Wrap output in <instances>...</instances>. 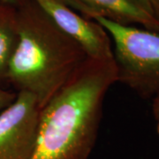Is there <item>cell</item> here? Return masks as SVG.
<instances>
[{"label":"cell","instance_id":"8fae6325","mask_svg":"<svg viewBox=\"0 0 159 159\" xmlns=\"http://www.w3.org/2000/svg\"><path fill=\"white\" fill-rule=\"evenodd\" d=\"M2 2H5V3H7V4H10L11 6H14L17 7L21 2H23L24 0H0Z\"/></svg>","mask_w":159,"mask_h":159},{"label":"cell","instance_id":"5b68a950","mask_svg":"<svg viewBox=\"0 0 159 159\" xmlns=\"http://www.w3.org/2000/svg\"><path fill=\"white\" fill-rule=\"evenodd\" d=\"M34 1L63 33L80 46L89 58L113 59L111 40L100 24L80 15L63 0Z\"/></svg>","mask_w":159,"mask_h":159},{"label":"cell","instance_id":"52a82bcc","mask_svg":"<svg viewBox=\"0 0 159 159\" xmlns=\"http://www.w3.org/2000/svg\"><path fill=\"white\" fill-rule=\"evenodd\" d=\"M17 40V8L0 1V80L6 79L8 64Z\"/></svg>","mask_w":159,"mask_h":159},{"label":"cell","instance_id":"ba28073f","mask_svg":"<svg viewBox=\"0 0 159 159\" xmlns=\"http://www.w3.org/2000/svg\"><path fill=\"white\" fill-rule=\"evenodd\" d=\"M16 97H17V93L6 90L0 87V112L7 108L15 100Z\"/></svg>","mask_w":159,"mask_h":159},{"label":"cell","instance_id":"7c38bea8","mask_svg":"<svg viewBox=\"0 0 159 159\" xmlns=\"http://www.w3.org/2000/svg\"><path fill=\"white\" fill-rule=\"evenodd\" d=\"M157 133H158V134H159V129H157Z\"/></svg>","mask_w":159,"mask_h":159},{"label":"cell","instance_id":"8992f818","mask_svg":"<svg viewBox=\"0 0 159 159\" xmlns=\"http://www.w3.org/2000/svg\"><path fill=\"white\" fill-rule=\"evenodd\" d=\"M73 10L92 20L102 17L119 24H139L159 33V22L148 0H63Z\"/></svg>","mask_w":159,"mask_h":159},{"label":"cell","instance_id":"30bf717a","mask_svg":"<svg viewBox=\"0 0 159 159\" xmlns=\"http://www.w3.org/2000/svg\"><path fill=\"white\" fill-rule=\"evenodd\" d=\"M148 1L152 8L155 17L159 22V0H148Z\"/></svg>","mask_w":159,"mask_h":159},{"label":"cell","instance_id":"9c48e42d","mask_svg":"<svg viewBox=\"0 0 159 159\" xmlns=\"http://www.w3.org/2000/svg\"><path fill=\"white\" fill-rule=\"evenodd\" d=\"M152 110L156 121H157V129H159V93L152 98Z\"/></svg>","mask_w":159,"mask_h":159},{"label":"cell","instance_id":"6da1fadb","mask_svg":"<svg viewBox=\"0 0 159 159\" xmlns=\"http://www.w3.org/2000/svg\"><path fill=\"white\" fill-rule=\"evenodd\" d=\"M116 81L114 58L88 57L41 108L29 159H88L97 140L104 97Z\"/></svg>","mask_w":159,"mask_h":159},{"label":"cell","instance_id":"3957f363","mask_svg":"<svg viewBox=\"0 0 159 159\" xmlns=\"http://www.w3.org/2000/svg\"><path fill=\"white\" fill-rule=\"evenodd\" d=\"M108 33L112 43L118 81L145 99L159 93V33L109 20L92 19Z\"/></svg>","mask_w":159,"mask_h":159},{"label":"cell","instance_id":"277c9868","mask_svg":"<svg viewBox=\"0 0 159 159\" xmlns=\"http://www.w3.org/2000/svg\"><path fill=\"white\" fill-rule=\"evenodd\" d=\"M40 105L29 92H17L11 104L0 112V159H29L34 152Z\"/></svg>","mask_w":159,"mask_h":159},{"label":"cell","instance_id":"7a4b0ae2","mask_svg":"<svg viewBox=\"0 0 159 159\" xmlns=\"http://www.w3.org/2000/svg\"><path fill=\"white\" fill-rule=\"evenodd\" d=\"M16 8L18 40L6 80L18 92L32 94L42 108L88 57L34 0Z\"/></svg>","mask_w":159,"mask_h":159}]
</instances>
